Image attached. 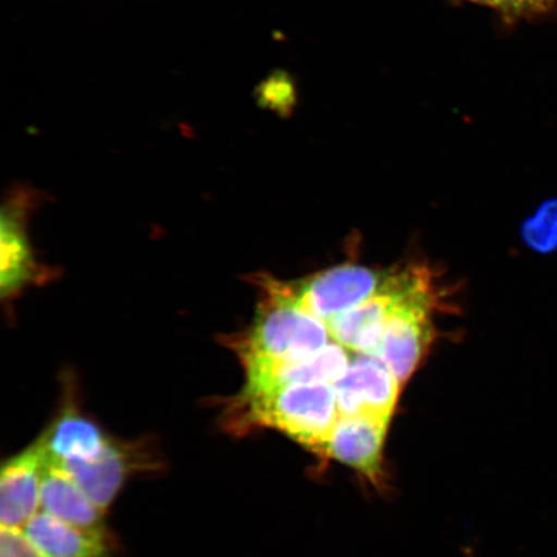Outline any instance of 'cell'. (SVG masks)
Segmentation results:
<instances>
[{"instance_id":"obj_1","label":"cell","mask_w":557,"mask_h":557,"mask_svg":"<svg viewBox=\"0 0 557 557\" xmlns=\"http://www.w3.org/2000/svg\"><path fill=\"white\" fill-rule=\"evenodd\" d=\"M225 413L235 430L274 429L320 455L339 417L336 388L329 383H290L253 393L242 389Z\"/></svg>"},{"instance_id":"obj_2","label":"cell","mask_w":557,"mask_h":557,"mask_svg":"<svg viewBox=\"0 0 557 557\" xmlns=\"http://www.w3.org/2000/svg\"><path fill=\"white\" fill-rule=\"evenodd\" d=\"M257 283L262 301L252 325L228 338L243 367L297 363L332 344L329 325L299 308L281 281L261 276Z\"/></svg>"},{"instance_id":"obj_3","label":"cell","mask_w":557,"mask_h":557,"mask_svg":"<svg viewBox=\"0 0 557 557\" xmlns=\"http://www.w3.org/2000/svg\"><path fill=\"white\" fill-rule=\"evenodd\" d=\"M435 298L430 277L422 273L382 334L373 357L380 358L403 385L416 372L433 341L430 313Z\"/></svg>"},{"instance_id":"obj_4","label":"cell","mask_w":557,"mask_h":557,"mask_svg":"<svg viewBox=\"0 0 557 557\" xmlns=\"http://www.w3.org/2000/svg\"><path fill=\"white\" fill-rule=\"evenodd\" d=\"M385 278L377 271L347 263L302 282H281V285L299 308L329 325L339 313L373 296Z\"/></svg>"},{"instance_id":"obj_5","label":"cell","mask_w":557,"mask_h":557,"mask_svg":"<svg viewBox=\"0 0 557 557\" xmlns=\"http://www.w3.org/2000/svg\"><path fill=\"white\" fill-rule=\"evenodd\" d=\"M422 273V270H409L386 277L373 296L333 318L329 323L333 343L348 352L374 355L389 319L414 288Z\"/></svg>"},{"instance_id":"obj_6","label":"cell","mask_w":557,"mask_h":557,"mask_svg":"<svg viewBox=\"0 0 557 557\" xmlns=\"http://www.w3.org/2000/svg\"><path fill=\"white\" fill-rule=\"evenodd\" d=\"M334 388L339 416H372L392 421L401 383L380 358L360 354Z\"/></svg>"},{"instance_id":"obj_7","label":"cell","mask_w":557,"mask_h":557,"mask_svg":"<svg viewBox=\"0 0 557 557\" xmlns=\"http://www.w3.org/2000/svg\"><path fill=\"white\" fill-rule=\"evenodd\" d=\"M47 455L38 438L4 462L0 473V525L23 529L40 511Z\"/></svg>"},{"instance_id":"obj_8","label":"cell","mask_w":557,"mask_h":557,"mask_svg":"<svg viewBox=\"0 0 557 557\" xmlns=\"http://www.w3.org/2000/svg\"><path fill=\"white\" fill-rule=\"evenodd\" d=\"M388 423L372 416H339L326 438L323 455L371 480L379 479Z\"/></svg>"},{"instance_id":"obj_9","label":"cell","mask_w":557,"mask_h":557,"mask_svg":"<svg viewBox=\"0 0 557 557\" xmlns=\"http://www.w3.org/2000/svg\"><path fill=\"white\" fill-rule=\"evenodd\" d=\"M64 408L40 435L48 459L60 465L90 462L99 458L113 442L99 423L90 420L74 400Z\"/></svg>"},{"instance_id":"obj_10","label":"cell","mask_w":557,"mask_h":557,"mask_svg":"<svg viewBox=\"0 0 557 557\" xmlns=\"http://www.w3.org/2000/svg\"><path fill=\"white\" fill-rule=\"evenodd\" d=\"M350 355L343 346L332 343L309 359L290 364H252L244 368L243 392L253 393L290 383H336L350 367Z\"/></svg>"},{"instance_id":"obj_11","label":"cell","mask_w":557,"mask_h":557,"mask_svg":"<svg viewBox=\"0 0 557 557\" xmlns=\"http://www.w3.org/2000/svg\"><path fill=\"white\" fill-rule=\"evenodd\" d=\"M139 465L144 461H139L135 447L113 441L94 461L61 466L104 513Z\"/></svg>"},{"instance_id":"obj_12","label":"cell","mask_w":557,"mask_h":557,"mask_svg":"<svg viewBox=\"0 0 557 557\" xmlns=\"http://www.w3.org/2000/svg\"><path fill=\"white\" fill-rule=\"evenodd\" d=\"M25 195H15L2 213V295L15 297L27 284L45 277L33 256L25 228Z\"/></svg>"},{"instance_id":"obj_13","label":"cell","mask_w":557,"mask_h":557,"mask_svg":"<svg viewBox=\"0 0 557 557\" xmlns=\"http://www.w3.org/2000/svg\"><path fill=\"white\" fill-rule=\"evenodd\" d=\"M40 511L90 532H107L103 512L61 465L47 457L40 492Z\"/></svg>"},{"instance_id":"obj_14","label":"cell","mask_w":557,"mask_h":557,"mask_svg":"<svg viewBox=\"0 0 557 557\" xmlns=\"http://www.w3.org/2000/svg\"><path fill=\"white\" fill-rule=\"evenodd\" d=\"M23 532L46 557H113L107 532H90L39 511Z\"/></svg>"},{"instance_id":"obj_15","label":"cell","mask_w":557,"mask_h":557,"mask_svg":"<svg viewBox=\"0 0 557 557\" xmlns=\"http://www.w3.org/2000/svg\"><path fill=\"white\" fill-rule=\"evenodd\" d=\"M521 239L535 253L546 256L557 252V197L543 201L522 222Z\"/></svg>"},{"instance_id":"obj_16","label":"cell","mask_w":557,"mask_h":557,"mask_svg":"<svg viewBox=\"0 0 557 557\" xmlns=\"http://www.w3.org/2000/svg\"><path fill=\"white\" fill-rule=\"evenodd\" d=\"M557 0H499L497 12L505 25L512 26L521 21H533L554 12Z\"/></svg>"},{"instance_id":"obj_17","label":"cell","mask_w":557,"mask_h":557,"mask_svg":"<svg viewBox=\"0 0 557 557\" xmlns=\"http://www.w3.org/2000/svg\"><path fill=\"white\" fill-rule=\"evenodd\" d=\"M262 97L269 107L276 109L278 113H289L296 102L295 86L287 75L276 74L264 85Z\"/></svg>"},{"instance_id":"obj_18","label":"cell","mask_w":557,"mask_h":557,"mask_svg":"<svg viewBox=\"0 0 557 557\" xmlns=\"http://www.w3.org/2000/svg\"><path fill=\"white\" fill-rule=\"evenodd\" d=\"M0 557H46L26 539L23 531L2 528L0 533Z\"/></svg>"},{"instance_id":"obj_19","label":"cell","mask_w":557,"mask_h":557,"mask_svg":"<svg viewBox=\"0 0 557 557\" xmlns=\"http://www.w3.org/2000/svg\"><path fill=\"white\" fill-rule=\"evenodd\" d=\"M456 2L471 3L487 7V9L497 10L499 0H456Z\"/></svg>"}]
</instances>
